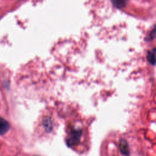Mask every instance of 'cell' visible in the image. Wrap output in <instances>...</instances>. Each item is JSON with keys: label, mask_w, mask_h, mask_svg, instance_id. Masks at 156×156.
<instances>
[{"label": "cell", "mask_w": 156, "mask_h": 156, "mask_svg": "<svg viewBox=\"0 0 156 156\" xmlns=\"http://www.w3.org/2000/svg\"><path fill=\"white\" fill-rule=\"evenodd\" d=\"M82 135V130L74 129L71 130L69 135L66 138V144L68 146H73L77 145L80 140Z\"/></svg>", "instance_id": "1"}, {"label": "cell", "mask_w": 156, "mask_h": 156, "mask_svg": "<svg viewBox=\"0 0 156 156\" xmlns=\"http://www.w3.org/2000/svg\"><path fill=\"white\" fill-rule=\"evenodd\" d=\"M119 148L121 153L122 155L127 156L130 152H129V147L127 141L125 139H121L119 144Z\"/></svg>", "instance_id": "2"}, {"label": "cell", "mask_w": 156, "mask_h": 156, "mask_svg": "<svg viewBox=\"0 0 156 156\" xmlns=\"http://www.w3.org/2000/svg\"><path fill=\"white\" fill-rule=\"evenodd\" d=\"M10 126L9 122L5 119L0 117V135H2L6 133L10 129Z\"/></svg>", "instance_id": "3"}, {"label": "cell", "mask_w": 156, "mask_h": 156, "mask_svg": "<svg viewBox=\"0 0 156 156\" xmlns=\"http://www.w3.org/2000/svg\"><path fill=\"white\" fill-rule=\"evenodd\" d=\"M43 127L47 132H51L52 129V122L50 118H46L43 122Z\"/></svg>", "instance_id": "4"}, {"label": "cell", "mask_w": 156, "mask_h": 156, "mask_svg": "<svg viewBox=\"0 0 156 156\" xmlns=\"http://www.w3.org/2000/svg\"><path fill=\"white\" fill-rule=\"evenodd\" d=\"M111 1L113 6L117 9H121L124 8L126 6L129 0H111Z\"/></svg>", "instance_id": "5"}, {"label": "cell", "mask_w": 156, "mask_h": 156, "mask_svg": "<svg viewBox=\"0 0 156 156\" xmlns=\"http://www.w3.org/2000/svg\"><path fill=\"white\" fill-rule=\"evenodd\" d=\"M147 61L152 65H156V55L154 52L148 51L146 55Z\"/></svg>", "instance_id": "6"}, {"label": "cell", "mask_w": 156, "mask_h": 156, "mask_svg": "<svg viewBox=\"0 0 156 156\" xmlns=\"http://www.w3.org/2000/svg\"><path fill=\"white\" fill-rule=\"evenodd\" d=\"M156 35V26H155L153 29L151 30L149 34V36L147 37V38H146V40L147 41H151V40H152L155 37Z\"/></svg>", "instance_id": "7"}]
</instances>
